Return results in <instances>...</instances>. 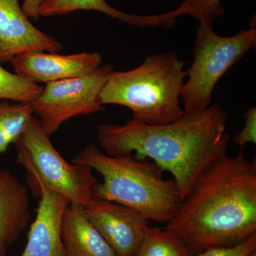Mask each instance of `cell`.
Here are the masks:
<instances>
[{"label":"cell","instance_id":"1","mask_svg":"<svg viewBox=\"0 0 256 256\" xmlns=\"http://www.w3.org/2000/svg\"><path fill=\"white\" fill-rule=\"evenodd\" d=\"M227 120L226 110L216 104L198 112H184L169 124L150 126L132 118L122 124H102L97 140L108 156L149 158L170 172L183 202L200 176L227 156Z\"/></svg>","mask_w":256,"mask_h":256},{"label":"cell","instance_id":"2","mask_svg":"<svg viewBox=\"0 0 256 256\" xmlns=\"http://www.w3.org/2000/svg\"><path fill=\"white\" fill-rule=\"evenodd\" d=\"M191 252L233 247L256 232V164L224 156L204 172L165 225Z\"/></svg>","mask_w":256,"mask_h":256},{"label":"cell","instance_id":"3","mask_svg":"<svg viewBox=\"0 0 256 256\" xmlns=\"http://www.w3.org/2000/svg\"><path fill=\"white\" fill-rule=\"evenodd\" d=\"M72 163L89 166L102 176V182L94 188V198L124 205L149 220L168 223L182 203L176 182L165 180L164 170L154 162L132 154L109 156L92 144Z\"/></svg>","mask_w":256,"mask_h":256},{"label":"cell","instance_id":"4","mask_svg":"<svg viewBox=\"0 0 256 256\" xmlns=\"http://www.w3.org/2000/svg\"><path fill=\"white\" fill-rule=\"evenodd\" d=\"M185 62L174 52L146 57L137 68L112 70L99 95L102 106L114 104L130 109L133 119L156 126L182 116L180 104L186 70Z\"/></svg>","mask_w":256,"mask_h":256},{"label":"cell","instance_id":"5","mask_svg":"<svg viewBox=\"0 0 256 256\" xmlns=\"http://www.w3.org/2000/svg\"><path fill=\"white\" fill-rule=\"evenodd\" d=\"M256 24L232 36L214 31L212 24L200 23L194 46L193 64L182 89L184 112L192 114L210 106L217 82L256 46Z\"/></svg>","mask_w":256,"mask_h":256},{"label":"cell","instance_id":"6","mask_svg":"<svg viewBox=\"0 0 256 256\" xmlns=\"http://www.w3.org/2000/svg\"><path fill=\"white\" fill-rule=\"evenodd\" d=\"M40 120L32 116L28 127L15 142L18 161L28 172L32 182L60 194L70 203L82 207L90 204L98 184L89 166L70 164L56 150Z\"/></svg>","mask_w":256,"mask_h":256},{"label":"cell","instance_id":"7","mask_svg":"<svg viewBox=\"0 0 256 256\" xmlns=\"http://www.w3.org/2000/svg\"><path fill=\"white\" fill-rule=\"evenodd\" d=\"M112 70L114 66L107 64L85 76L47 82L32 102L34 114L40 118L47 136L74 117L105 110L99 95Z\"/></svg>","mask_w":256,"mask_h":256},{"label":"cell","instance_id":"8","mask_svg":"<svg viewBox=\"0 0 256 256\" xmlns=\"http://www.w3.org/2000/svg\"><path fill=\"white\" fill-rule=\"evenodd\" d=\"M82 212L117 256H136L149 226L144 216L116 202L94 197Z\"/></svg>","mask_w":256,"mask_h":256},{"label":"cell","instance_id":"9","mask_svg":"<svg viewBox=\"0 0 256 256\" xmlns=\"http://www.w3.org/2000/svg\"><path fill=\"white\" fill-rule=\"evenodd\" d=\"M102 60L98 52L69 55L31 52L16 56L10 63L15 74L37 84L85 76L95 72Z\"/></svg>","mask_w":256,"mask_h":256},{"label":"cell","instance_id":"10","mask_svg":"<svg viewBox=\"0 0 256 256\" xmlns=\"http://www.w3.org/2000/svg\"><path fill=\"white\" fill-rule=\"evenodd\" d=\"M63 45L34 26L18 0H0V64L31 52L56 53Z\"/></svg>","mask_w":256,"mask_h":256},{"label":"cell","instance_id":"11","mask_svg":"<svg viewBox=\"0 0 256 256\" xmlns=\"http://www.w3.org/2000/svg\"><path fill=\"white\" fill-rule=\"evenodd\" d=\"M40 196L36 216L32 224L23 252L14 256H67L62 240V222L70 202L60 194L34 182Z\"/></svg>","mask_w":256,"mask_h":256},{"label":"cell","instance_id":"12","mask_svg":"<svg viewBox=\"0 0 256 256\" xmlns=\"http://www.w3.org/2000/svg\"><path fill=\"white\" fill-rule=\"evenodd\" d=\"M31 218L28 188L9 170L0 169V248L18 240Z\"/></svg>","mask_w":256,"mask_h":256},{"label":"cell","instance_id":"13","mask_svg":"<svg viewBox=\"0 0 256 256\" xmlns=\"http://www.w3.org/2000/svg\"><path fill=\"white\" fill-rule=\"evenodd\" d=\"M80 10L99 12L121 22L140 28H170L174 26L176 18L181 16L178 9L164 14L146 16L127 14L114 9L106 0H44L40 6V16H62Z\"/></svg>","mask_w":256,"mask_h":256},{"label":"cell","instance_id":"14","mask_svg":"<svg viewBox=\"0 0 256 256\" xmlns=\"http://www.w3.org/2000/svg\"><path fill=\"white\" fill-rule=\"evenodd\" d=\"M62 234L67 256H117L76 204L65 210Z\"/></svg>","mask_w":256,"mask_h":256},{"label":"cell","instance_id":"15","mask_svg":"<svg viewBox=\"0 0 256 256\" xmlns=\"http://www.w3.org/2000/svg\"><path fill=\"white\" fill-rule=\"evenodd\" d=\"M33 116L30 102L0 100V156L22 136Z\"/></svg>","mask_w":256,"mask_h":256},{"label":"cell","instance_id":"16","mask_svg":"<svg viewBox=\"0 0 256 256\" xmlns=\"http://www.w3.org/2000/svg\"><path fill=\"white\" fill-rule=\"evenodd\" d=\"M134 256H192L178 234L169 229L146 227Z\"/></svg>","mask_w":256,"mask_h":256},{"label":"cell","instance_id":"17","mask_svg":"<svg viewBox=\"0 0 256 256\" xmlns=\"http://www.w3.org/2000/svg\"><path fill=\"white\" fill-rule=\"evenodd\" d=\"M43 88L0 66V100L32 104L40 95Z\"/></svg>","mask_w":256,"mask_h":256},{"label":"cell","instance_id":"18","mask_svg":"<svg viewBox=\"0 0 256 256\" xmlns=\"http://www.w3.org/2000/svg\"><path fill=\"white\" fill-rule=\"evenodd\" d=\"M178 8L183 14L196 18L200 23L213 24L225 13L222 0H182Z\"/></svg>","mask_w":256,"mask_h":256},{"label":"cell","instance_id":"19","mask_svg":"<svg viewBox=\"0 0 256 256\" xmlns=\"http://www.w3.org/2000/svg\"><path fill=\"white\" fill-rule=\"evenodd\" d=\"M256 252V232L233 247L210 248L194 256H250Z\"/></svg>","mask_w":256,"mask_h":256},{"label":"cell","instance_id":"20","mask_svg":"<svg viewBox=\"0 0 256 256\" xmlns=\"http://www.w3.org/2000/svg\"><path fill=\"white\" fill-rule=\"evenodd\" d=\"M245 124L242 130L236 134L234 142L240 146L242 151L247 143L256 144V108L255 107L248 109L246 112Z\"/></svg>","mask_w":256,"mask_h":256},{"label":"cell","instance_id":"21","mask_svg":"<svg viewBox=\"0 0 256 256\" xmlns=\"http://www.w3.org/2000/svg\"><path fill=\"white\" fill-rule=\"evenodd\" d=\"M43 1L44 0H24L22 9L28 18L37 20L40 16V9Z\"/></svg>","mask_w":256,"mask_h":256},{"label":"cell","instance_id":"22","mask_svg":"<svg viewBox=\"0 0 256 256\" xmlns=\"http://www.w3.org/2000/svg\"><path fill=\"white\" fill-rule=\"evenodd\" d=\"M8 250V247L0 248V256H6Z\"/></svg>","mask_w":256,"mask_h":256}]
</instances>
